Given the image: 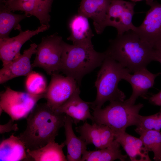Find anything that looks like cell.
Returning <instances> with one entry per match:
<instances>
[{"instance_id": "cell-6", "label": "cell", "mask_w": 161, "mask_h": 161, "mask_svg": "<svg viewBox=\"0 0 161 161\" xmlns=\"http://www.w3.org/2000/svg\"><path fill=\"white\" fill-rule=\"evenodd\" d=\"M64 42L56 32L42 37L36 49L35 58L32 64L33 67L41 68L51 75L59 73Z\"/></svg>"}, {"instance_id": "cell-29", "label": "cell", "mask_w": 161, "mask_h": 161, "mask_svg": "<svg viewBox=\"0 0 161 161\" xmlns=\"http://www.w3.org/2000/svg\"><path fill=\"white\" fill-rule=\"evenodd\" d=\"M14 120L11 119L6 124L0 125V133L2 134L6 132H9L12 131H17L19 128L18 124L14 122Z\"/></svg>"}, {"instance_id": "cell-3", "label": "cell", "mask_w": 161, "mask_h": 161, "mask_svg": "<svg viewBox=\"0 0 161 161\" xmlns=\"http://www.w3.org/2000/svg\"><path fill=\"white\" fill-rule=\"evenodd\" d=\"M107 55L94 47L70 44L64 41L61 58V72L75 80L80 85L83 77L100 66Z\"/></svg>"}, {"instance_id": "cell-12", "label": "cell", "mask_w": 161, "mask_h": 161, "mask_svg": "<svg viewBox=\"0 0 161 161\" xmlns=\"http://www.w3.org/2000/svg\"><path fill=\"white\" fill-rule=\"evenodd\" d=\"M50 27L40 25L35 30H22L20 26L17 29L19 33L17 36L0 39V58L3 66L9 64L18 57L23 45L34 35L48 30Z\"/></svg>"}, {"instance_id": "cell-18", "label": "cell", "mask_w": 161, "mask_h": 161, "mask_svg": "<svg viewBox=\"0 0 161 161\" xmlns=\"http://www.w3.org/2000/svg\"><path fill=\"white\" fill-rule=\"evenodd\" d=\"M114 139L120 144L132 161H151L149 151L139 138L130 135L126 131L114 132Z\"/></svg>"}, {"instance_id": "cell-20", "label": "cell", "mask_w": 161, "mask_h": 161, "mask_svg": "<svg viewBox=\"0 0 161 161\" xmlns=\"http://www.w3.org/2000/svg\"><path fill=\"white\" fill-rule=\"evenodd\" d=\"M73 120L66 114L64 127L66 140L64 142L67 148L66 158L69 161H80L82 156L86 150L87 145L79 137L75 134L72 129Z\"/></svg>"}, {"instance_id": "cell-30", "label": "cell", "mask_w": 161, "mask_h": 161, "mask_svg": "<svg viewBox=\"0 0 161 161\" xmlns=\"http://www.w3.org/2000/svg\"><path fill=\"white\" fill-rule=\"evenodd\" d=\"M148 100L151 104L161 106V90L157 93L152 95L148 98Z\"/></svg>"}, {"instance_id": "cell-19", "label": "cell", "mask_w": 161, "mask_h": 161, "mask_svg": "<svg viewBox=\"0 0 161 161\" xmlns=\"http://www.w3.org/2000/svg\"><path fill=\"white\" fill-rule=\"evenodd\" d=\"M24 143L12 134L0 144V161L28 160L29 158Z\"/></svg>"}, {"instance_id": "cell-14", "label": "cell", "mask_w": 161, "mask_h": 161, "mask_svg": "<svg viewBox=\"0 0 161 161\" xmlns=\"http://www.w3.org/2000/svg\"><path fill=\"white\" fill-rule=\"evenodd\" d=\"M130 73L127 75L124 80L130 84L132 92L129 98L125 100L131 104H134L139 97L145 98L148 89L153 86L156 78L161 73H153L146 67L133 73V74Z\"/></svg>"}, {"instance_id": "cell-28", "label": "cell", "mask_w": 161, "mask_h": 161, "mask_svg": "<svg viewBox=\"0 0 161 161\" xmlns=\"http://www.w3.org/2000/svg\"><path fill=\"white\" fill-rule=\"evenodd\" d=\"M100 131L102 149L109 146L114 140V131L108 126L97 124Z\"/></svg>"}, {"instance_id": "cell-5", "label": "cell", "mask_w": 161, "mask_h": 161, "mask_svg": "<svg viewBox=\"0 0 161 161\" xmlns=\"http://www.w3.org/2000/svg\"><path fill=\"white\" fill-rule=\"evenodd\" d=\"M143 106L142 103L132 104L125 100L111 102L104 108L93 109V123L106 126L114 132L126 131L128 127L137 126Z\"/></svg>"}, {"instance_id": "cell-16", "label": "cell", "mask_w": 161, "mask_h": 161, "mask_svg": "<svg viewBox=\"0 0 161 161\" xmlns=\"http://www.w3.org/2000/svg\"><path fill=\"white\" fill-rule=\"evenodd\" d=\"M80 93L78 87L69 99L56 110L70 117L76 125L80 121L84 122L88 119L93 121L89 109L91 102L83 100L80 97Z\"/></svg>"}, {"instance_id": "cell-31", "label": "cell", "mask_w": 161, "mask_h": 161, "mask_svg": "<svg viewBox=\"0 0 161 161\" xmlns=\"http://www.w3.org/2000/svg\"><path fill=\"white\" fill-rule=\"evenodd\" d=\"M154 61L158 62L161 64V46L154 49Z\"/></svg>"}, {"instance_id": "cell-25", "label": "cell", "mask_w": 161, "mask_h": 161, "mask_svg": "<svg viewBox=\"0 0 161 161\" xmlns=\"http://www.w3.org/2000/svg\"><path fill=\"white\" fill-rule=\"evenodd\" d=\"M75 129L76 131L80 135L79 137L87 145L93 144L96 148L102 149L100 133L97 123H93L91 125L84 122L83 125Z\"/></svg>"}, {"instance_id": "cell-9", "label": "cell", "mask_w": 161, "mask_h": 161, "mask_svg": "<svg viewBox=\"0 0 161 161\" xmlns=\"http://www.w3.org/2000/svg\"><path fill=\"white\" fill-rule=\"evenodd\" d=\"M135 2L123 0H111L107 11L105 26L116 28L117 35H122L129 30L135 31L137 27L132 20L135 12Z\"/></svg>"}, {"instance_id": "cell-7", "label": "cell", "mask_w": 161, "mask_h": 161, "mask_svg": "<svg viewBox=\"0 0 161 161\" xmlns=\"http://www.w3.org/2000/svg\"><path fill=\"white\" fill-rule=\"evenodd\" d=\"M0 97V115L4 111L15 121L27 118L38 100L44 98V94L33 95L7 87Z\"/></svg>"}, {"instance_id": "cell-1", "label": "cell", "mask_w": 161, "mask_h": 161, "mask_svg": "<svg viewBox=\"0 0 161 161\" xmlns=\"http://www.w3.org/2000/svg\"><path fill=\"white\" fill-rule=\"evenodd\" d=\"M66 117L65 114L52 109L47 103L37 104L27 118L26 129L18 137L27 149L40 148L55 141Z\"/></svg>"}, {"instance_id": "cell-15", "label": "cell", "mask_w": 161, "mask_h": 161, "mask_svg": "<svg viewBox=\"0 0 161 161\" xmlns=\"http://www.w3.org/2000/svg\"><path fill=\"white\" fill-rule=\"evenodd\" d=\"M111 0H81L78 13L92 19L97 33L101 34L106 27L105 22Z\"/></svg>"}, {"instance_id": "cell-4", "label": "cell", "mask_w": 161, "mask_h": 161, "mask_svg": "<svg viewBox=\"0 0 161 161\" xmlns=\"http://www.w3.org/2000/svg\"><path fill=\"white\" fill-rule=\"evenodd\" d=\"M100 66L95 83L96 97L90 105L93 109L101 108L107 101H124L126 95L119 89L118 84L130 73L118 62L107 56Z\"/></svg>"}, {"instance_id": "cell-17", "label": "cell", "mask_w": 161, "mask_h": 161, "mask_svg": "<svg viewBox=\"0 0 161 161\" xmlns=\"http://www.w3.org/2000/svg\"><path fill=\"white\" fill-rule=\"evenodd\" d=\"M88 18L79 13L71 18L69 23L71 34L67 40L72 41L73 44L94 47L91 40L94 35Z\"/></svg>"}, {"instance_id": "cell-27", "label": "cell", "mask_w": 161, "mask_h": 161, "mask_svg": "<svg viewBox=\"0 0 161 161\" xmlns=\"http://www.w3.org/2000/svg\"><path fill=\"white\" fill-rule=\"evenodd\" d=\"M136 129L141 130L154 129L160 131L161 129V109L153 115L142 116L140 115Z\"/></svg>"}, {"instance_id": "cell-10", "label": "cell", "mask_w": 161, "mask_h": 161, "mask_svg": "<svg viewBox=\"0 0 161 161\" xmlns=\"http://www.w3.org/2000/svg\"><path fill=\"white\" fill-rule=\"evenodd\" d=\"M51 76L44 98L47 105L56 110L69 99L79 86L75 80L69 76L59 73L53 74Z\"/></svg>"}, {"instance_id": "cell-8", "label": "cell", "mask_w": 161, "mask_h": 161, "mask_svg": "<svg viewBox=\"0 0 161 161\" xmlns=\"http://www.w3.org/2000/svg\"><path fill=\"white\" fill-rule=\"evenodd\" d=\"M145 2L150 8L135 31L143 40L155 49L161 46V4L154 0H146Z\"/></svg>"}, {"instance_id": "cell-26", "label": "cell", "mask_w": 161, "mask_h": 161, "mask_svg": "<svg viewBox=\"0 0 161 161\" xmlns=\"http://www.w3.org/2000/svg\"><path fill=\"white\" fill-rule=\"evenodd\" d=\"M45 76L41 73L32 71L27 76L24 82L26 92L39 95L44 94L48 86Z\"/></svg>"}, {"instance_id": "cell-13", "label": "cell", "mask_w": 161, "mask_h": 161, "mask_svg": "<svg viewBox=\"0 0 161 161\" xmlns=\"http://www.w3.org/2000/svg\"><path fill=\"white\" fill-rule=\"evenodd\" d=\"M38 45L31 44L29 48L24 50L23 54L6 65L0 70V84L17 77L27 76L34 68L31 63L32 56L35 53Z\"/></svg>"}, {"instance_id": "cell-2", "label": "cell", "mask_w": 161, "mask_h": 161, "mask_svg": "<svg viewBox=\"0 0 161 161\" xmlns=\"http://www.w3.org/2000/svg\"><path fill=\"white\" fill-rule=\"evenodd\" d=\"M105 51L130 73L146 67L154 61V49L143 40L135 31L129 30L110 40Z\"/></svg>"}, {"instance_id": "cell-24", "label": "cell", "mask_w": 161, "mask_h": 161, "mask_svg": "<svg viewBox=\"0 0 161 161\" xmlns=\"http://www.w3.org/2000/svg\"><path fill=\"white\" fill-rule=\"evenodd\" d=\"M135 132L148 150L154 154L153 159L161 161V132L154 129L141 130L135 129Z\"/></svg>"}, {"instance_id": "cell-23", "label": "cell", "mask_w": 161, "mask_h": 161, "mask_svg": "<svg viewBox=\"0 0 161 161\" xmlns=\"http://www.w3.org/2000/svg\"><path fill=\"white\" fill-rule=\"evenodd\" d=\"M31 16L24 13L16 14L7 9L2 3L0 5V39L9 37L12 30H17L20 22Z\"/></svg>"}, {"instance_id": "cell-22", "label": "cell", "mask_w": 161, "mask_h": 161, "mask_svg": "<svg viewBox=\"0 0 161 161\" xmlns=\"http://www.w3.org/2000/svg\"><path fill=\"white\" fill-rule=\"evenodd\" d=\"M120 144L115 140L108 147L97 150L87 151L83 154L81 161H112L117 159L125 161L127 156L122 154Z\"/></svg>"}, {"instance_id": "cell-11", "label": "cell", "mask_w": 161, "mask_h": 161, "mask_svg": "<svg viewBox=\"0 0 161 161\" xmlns=\"http://www.w3.org/2000/svg\"><path fill=\"white\" fill-rule=\"evenodd\" d=\"M54 0H0L8 10L19 11L36 17L40 25L50 27L52 5Z\"/></svg>"}, {"instance_id": "cell-21", "label": "cell", "mask_w": 161, "mask_h": 161, "mask_svg": "<svg viewBox=\"0 0 161 161\" xmlns=\"http://www.w3.org/2000/svg\"><path fill=\"white\" fill-rule=\"evenodd\" d=\"M64 143L60 144L55 141L50 142L44 146L34 150L27 149V152L29 160L35 161H67L63 149Z\"/></svg>"}, {"instance_id": "cell-32", "label": "cell", "mask_w": 161, "mask_h": 161, "mask_svg": "<svg viewBox=\"0 0 161 161\" xmlns=\"http://www.w3.org/2000/svg\"><path fill=\"white\" fill-rule=\"evenodd\" d=\"M131 0V1L132 2H135L137 1H140L143 0Z\"/></svg>"}]
</instances>
